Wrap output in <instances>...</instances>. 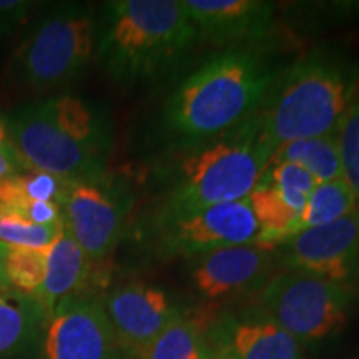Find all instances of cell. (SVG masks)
Returning <instances> with one entry per match:
<instances>
[{"instance_id":"obj_1","label":"cell","mask_w":359,"mask_h":359,"mask_svg":"<svg viewBox=\"0 0 359 359\" xmlns=\"http://www.w3.org/2000/svg\"><path fill=\"white\" fill-rule=\"evenodd\" d=\"M281 72L258 47L215 53L161 103L155 118L158 140L172 154L233 133L257 116Z\"/></svg>"},{"instance_id":"obj_2","label":"cell","mask_w":359,"mask_h":359,"mask_svg":"<svg viewBox=\"0 0 359 359\" xmlns=\"http://www.w3.org/2000/svg\"><path fill=\"white\" fill-rule=\"evenodd\" d=\"M271 155V148L259 140L253 118L218 140L172 151L168 163L160 167V190L145 226L248 198L266 173Z\"/></svg>"},{"instance_id":"obj_3","label":"cell","mask_w":359,"mask_h":359,"mask_svg":"<svg viewBox=\"0 0 359 359\" xmlns=\"http://www.w3.org/2000/svg\"><path fill=\"white\" fill-rule=\"evenodd\" d=\"M4 122L13 150L29 170L67 182L107 173L114 128L100 103L64 92L22 105Z\"/></svg>"},{"instance_id":"obj_4","label":"cell","mask_w":359,"mask_h":359,"mask_svg":"<svg viewBox=\"0 0 359 359\" xmlns=\"http://www.w3.org/2000/svg\"><path fill=\"white\" fill-rule=\"evenodd\" d=\"M359 92V60L336 45H320L285 67L253 118L273 151L283 143L336 135Z\"/></svg>"},{"instance_id":"obj_5","label":"cell","mask_w":359,"mask_h":359,"mask_svg":"<svg viewBox=\"0 0 359 359\" xmlns=\"http://www.w3.org/2000/svg\"><path fill=\"white\" fill-rule=\"evenodd\" d=\"M200 45L183 0H111L97 25L95 60L120 87L154 82Z\"/></svg>"},{"instance_id":"obj_6","label":"cell","mask_w":359,"mask_h":359,"mask_svg":"<svg viewBox=\"0 0 359 359\" xmlns=\"http://www.w3.org/2000/svg\"><path fill=\"white\" fill-rule=\"evenodd\" d=\"M95 11L82 4L48 7L30 22L7 62L6 80L25 95H48L82 77L95 58Z\"/></svg>"},{"instance_id":"obj_7","label":"cell","mask_w":359,"mask_h":359,"mask_svg":"<svg viewBox=\"0 0 359 359\" xmlns=\"http://www.w3.org/2000/svg\"><path fill=\"white\" fill-rule=\"evenodd\" d=\"M356 299L354 285L286 269L259 290L258 311L306 348L339 334Z\"/></svg>"},{"instance_id":"obj_8","label":"cell","mask_w":359,"mask_h":359,"mask_svg":"<svg viewBox=\"0 0 359 359\" xmlns=\"http://www.w3.org/2000/svg\"><path fill=\"white\" fill-rule=\"evenodd\" d=\"M132 205L127 183L109 173L67 183L62 201L65 230L90 263L105 262L114 253L125 233Z\"/></svg>"},{"instance_id":"obj_9","label":"cell","mask_w":359,"mask_h":359,"mask_svg":"<svg viewBox=\"0 0 359 359\" xmlns=\"http://www.w3.org/2000/svg\"><path fill=\"white\" fill-rule=\"evenodd\" d=\"M160 258L190 259L226 246L259 241V226L248 198L210 206L175 222L147 228Z\"/></svg>"},{"instance_id":"obj_10","label":"cell","mask_w":359,"mask_h":359,"mask_svg":"<svg viewBox=\"0 0 359 359\" xmlns=\"http://www.w3.org/2000/svg\"><path fill=\"white\" fill-rule=\"evenodd\" d=\"M276 258L291 271L353 285L359 278V210L281 241L276 246Z\"/></svg>"},{"instance_id":"obj_11","label":"cell","mask_w":359,"mask_h":359,"mask_svg":"<svg viewBox=\"0 0 359 359\" xmlns=\"http://www.w3.org/2000/svg\"><path fill=\"white\" fill-rule=\"evenodd\" d=\"M118 354L105 308L95 296L64 299L43 323L40 359H115Z\"/></svg>"},{"instance_id":"obj_12","label":"cell","mask_w":359,"mask_h":359,"mask_svg":"<svg viewBox=\"0 0 359 359\" xmlns=\"http://www.w3.org/2000/svg\"><path fill=\"white\" fill-rule=\"evenodd\" d=\"M120 353L138 359L182 311L160 286L128 281L102 298Z\"/></svg>"},{"instance_id":"obj_13","label":"cell","mask_w":359,"mask_h":359,"mask_svg":"<svg viewBox=\"0 0 359 359\" xmlns=\"http://www.w3.org/2000/svg\"><path fill=\"white\" fill-rule=\"evenodd\" d=\"M193 290L206 299H224L262 290L276 263V246L246 243L190 258Z\"/></svg>"},{"instance_id":"obj_14","label":"cell","mask_w":359,"mask_h":359,"mask_svg":"<svg viewBox=\"0 0 359 359\" xmlns=\"http://www.w3.org/2000/svg\"><path fill=\"white\" fill-rule=\"evenodd\" d=\"M200 43L238 48L258 47L276 22L275 4L264 0H183Z\"/></svg>"},{"instance_id":"obj_15","label":"cell","mask_w":359,"mask_h":359,"mask_svg":"<svg viewBox=\"0 0 359 359\" xmlns=\"http://www.w3.org/2000/svg\"><path fill=\"white\" fill-rule=\"evenodd\" d=\"M215 359H304V348L262 313L208 326Z\"/></svg>"},{"instance_id":"obj_16","label":"cell","mask_w":359,"mask_h":359,"mask_svg":"<svg viewBox=\"0 0 359 359\" xmlns=\"http://www.w3.org/2000/svg\"><path fill=\"white\" fill-rule=\"evenodd\" d=\"M92 264L64 228L55 243L47 250V271L43 285L34 296L39 308L42 309L45 321L64 299L85 294Z\"/></svg>"},{"instance_id":"obj_17","label":"cell","mask_w":359,"mask_h":359,"mask_svg":"<svg viewBox=\"0 0 359 359\" xmlns=\"http://www.w3.org/2000/svg\"><path fill=\"white\" fill-rule=\"evenodd\" d=\"M45 318L32 296L15 290L0 291V359L24 353L40 336Z\"/></svg>"},{"instance_id":"obj_18","label":"cell","mask_w":359,"mask_h":359,"mask_svg":"<svg viewBox=\"0 0 359 359\" xmlns=\"http://www.w3.org/2000/svg\"><path fill=\"white\" fill-rule=\"evenodd\" d=\"M138 359H215L203 318L182 313Z\"/></svg>"},{"instance_id":"obj_19","label":"cell","mask_w":359,"mask_h":359,"mask_svg":"<svg viewBox=\"0 0 359 359\" xmlns=\"http://www.w3.org/2000/svg\"><path fill=\"white\" fill-rule=\"evenodd\" d=\"M273 163L298 165V167L306 170L316 180V183L344 180L338 133L283 143L273 151L269 165Z\"/></svg>"},{"instance_id":"obj_20","label":"cell","mask_w":359,"mask_h":359,"mask_svg":"<svg viewBox=\"0 0 359 359\" xmlns=\"http://www.w3.org/2000/svg\"><path fill=\"white\" fill-rule=\"evenodd\" d=\"M358 210L359 203L356 196L344 180L318 183L309 195L302 217L296 223L293 235L303 230H309V228L334 223L341 218L349 217Z\"/></svg>"},{"instance_id":"obj_21","label":"cell","mask_w":359,"mask_h":359,"mask_svg":"<svg viewBox=\"0 0 359 359\" xmlns=\"http://www.w3.org/2000/svg\"><path fill=\"white\" fill-rule=\"evenodd\" d=\"M248 203L262 233L259 243L278 246L293 235L299 215L294 213L268 183L259 182L248 195Z\"/></svg>"},{"instance_id":"obj_22","label":"cell","mask_w":359,"mask_h":359,"mask_svg":"<svg viewBox=\"0 0 359 359\" xmlns=\"http://www.w3.org/2000/svg\"><path fill=\"white\" fill-rule=\"evenodd\" d=\"M0 269L11 290L34 296L42 288L47 271V250L0 245Z\"/></svg>"},{"instance_id":"obj_23","label":"cell","mask_w":359,"mask_h":359,"mask_svg":"<svg viewBox=\"0 0 359 359\" xmlns=\"http://www.w3.org/2000/svg\"><path fill=\"white\" fill-rule=\"evenodd\" d=\"M262 182L268 183L281 196L283 201L299 217H302L304 206H306L309 195H311L314 187L318 185L316 180L306 170L294 163L269 165Z\"/></svg>"},{"instance_id":"obj_24","label":"cell","mask_w":359,"mask_h":359,"mask_svg":"<svg viewBox=\"0 0 359 359\" xmlns=\"http://www.w3.org/2000/svg\"><path fill=\"white\" fill-rule=\"evenodd\" d=\"M65 224H35L17 215H0V245L13 248L48 250L62 235Z\"/></svg>"},{"instance_id":"obj_25","label":"cell","mask_w":359,"mask_h":359,"mask_svg":"<svg viewBox=\"0 0 359 359\" xmlns=\"http://www.w3.org/2000/svg\"><path fill=\"white\" fill-rule=\"evenodd\" d=\"M343 178L359 203V92L338 130Z\"/></svg>"},{"instance_id":"obj_26","label":"cell","mask_w":359,"mask_h":359,"mask_svg":"<svg viewBox=\"0 0 359 359\" xmlns=\"http://www.w3.org/2000/svg\"><path fill=\"white\" fill-rule=\"evenodd\" d=\"M15 178L27 200L57 203L62 206L67 183H69L67 180L58 178L52 173L40 172V170H29V172L17 173Z\"/></svg>"},{"instance_id":"obj_27","label":"cell","mask_w":359,"mask_h":359,"mask_svg":"<svg viewBox=\"0 0 359 359\" xmlns=\"http://www.w3.org/2000/svg\"><path fill=\"white\" fill-rule=\"evenodd\" d=\"M37 6V2L25 0H0V39L8 37L27 25Z\"/></svg>"},{"instance_id":"obj_28","label":"cell","mask_w":359,"mask_h":359,"mask_svg":"<svg viewBox=\"0 0 359 359\" xmlns=\"http://www.w3.org/2000/svg\"><path fill=\"white\" fill-rule=\"evenodd\" d=\"M0 154L8 156L12 161H15V163L20 167L22 172H29V167L24 163V160L20 158L19 154L13 150L12 143H11V140H8L7 127H6V122H4V118H0Z\"/></svg>"},{"instance_id":"obj_29","label":"cell","mask_w":359,"mask_h":359,"mask_svg":"<svg viewBox=\"0 0 359 359\" xmlns=\"http://www.w3.org/2000/svg\"><path fill=\"white\" fill-rule=\"evenodd\" d=\"M17 173H22L19 165L8 158V156L0 154V180L12 177V175H17Z\"/></svg>"},{"instance_id":"obj_30","label":"cell","mask_w":359,"mask_h":359,"mask_svg":"<svg viewBox=\"0 0 359 359\" xmlns=\"http://www.w3.org/2000/svg\"><path fill=\"white\" fill-rule=\"evenodd\" d=\"M7 288H8L7 281H6V278H4V275H2V269H0V291L7 290Z\"/></svg>"},{"instance_id":"obj_31","label":"cell","mask_w":359,"mask_h":359,"mask_svg":"<svg viewBox=\"0 0 359 359\" xmlns=\"http://www.w3.org/2000/svg\"><path fill=\"white\" fill-rule=\"evenodd\" d=\"M115 359H133V358H128V356H125V354H122V353H120V354H118V356H116Z\"/></svg>"}]
</instances>
